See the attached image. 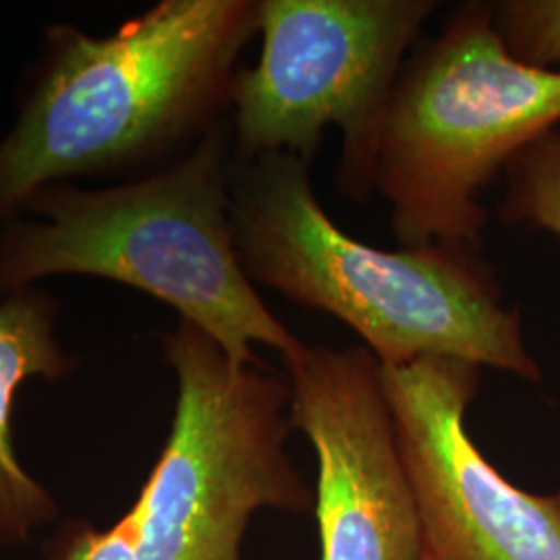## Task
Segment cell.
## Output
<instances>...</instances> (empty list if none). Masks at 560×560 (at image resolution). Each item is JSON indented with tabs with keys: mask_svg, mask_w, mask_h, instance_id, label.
<instances>
[{
	"mask_svg": "<svg viewBox=\"0 0 560 560\" xmlns=\"http://www.w3.org/2000/svg\"><path fill=\"white\" fill-rule=\"evenodd\" d=\"M57 303L25 289L0 301V544H23L55 520L57 504L23 467L13 446V407L30 378L60 381L78 365L55 337Z\"/></svg>",
	"mask_w": 560,
	"mask_h": 560,
	"instance_id": "obj_9",
	"label": "cell"
},
{
	"mask_svg": "<svg viewBox=\"0 0 560 560\" xmlns=\"http://www.w3.org/2000/svg\"><path fill=\"white\" fill-rule=\"evenodd\" d=\"M494 27L515 59L538 67L560 65V0H497Z\"/></svg>",
	"mask_w": 560,
	"mask_h": 560,
	"instance_id": "obj_11",
	"label": "cell"
},
{
	"mask_svg": "<svg viewBox=\"0 0 560 560\" xmlns=\"http://www.w3.org/2000/svg\"><path fill=\"white\" fill-rule=\"evenodd\" d=\"M439 0H260V59L240 69L233 94V159L295 154L314 162L339 127L337 189L372 196L382 117L400 67Z\"/></svg>",
	"mask_w": 560,
	"mask_h": 560,
	"instance_id": "obj_6",
	"label": "cell"
},
{
	"mask_svg": "<svg viewBox=\"0 0 560 560\" xmlns=\"http://www.w3.org/2000/svg\"><path fill=\"white\" fill-rule=\"evenodd\" d=\"M310 168L295 154L233 159L229 217L252 282L337 318L384 368L451 358L541 381L521 307L481 252L355 240L326 214Z\"/></svg>",
	"mask_w": 560,
	"mask_h": 560,
	"instance_id": "obj_1",
	"label": "cell"
},
{
	"mask_svg": "<svg viewBox=\"0 0 560 560\" xmlns=\"http://www.w3.org/2000/svg\"><path fill=\"white\" fill-rule=\"evenodd\" d=\"M258 34L260 0H162L104 38L50 27L0 141V221L59 180L140 168L200 140L231 108L241 52Z\"/></svg>",
	"mask_w": 560,
	"mask_h": 560,
	"instance_id": "obj_2",
	"label": "cell"
},
{
	"mask_svg": "<svg viewBox=\"0 0 560 560\" xmlns=\"http://www.w3.org/2000/svg\"><path fill=\"white\" fill-rule=\"evenodd\" d=\"M233 136L214 125L185 156L113 189L50 185L25 210L34 221L0 233V295L36 280L83 275L117 280L168 303L247 365L254 345L293 355L295 337L243 270L231 231Z\"/></svg>",
	"mask_w": 560,
	"mask_h": 560,
	"instance_id": "obj_3",
	"label": "cell"
},
{
	"mask_svg": "<svg viewBox=\"0 0 560 560\" xmlns=\"http://www.w3.org/2000/svg\"><path fill=\"white\" fill-rule=\"evenodd\" d=\"M55 560H138L119 521L108 529L75 527L57 544Z\"/></svg>",
	"mask_w": 560,
	"mask_h": 560,
	"instance_id": "obj_12",
	"label": "cell"
},
{
	"mask_svg": "<svg viewBox=\"0 0 560 560\" xmlns=\"http://www.w3.org/2000/svg\"><path fill=\"white\" fill-rule=\"evenodd\" d=\"M291 421L314 448L322 560H421L413 490L365 347L307 345L282 360Z\"/></svg>",
	"mask_w": 560,
	"mask_h": 560,
	"instance_id": "obj_8",
	"label": "cell"
},
{
	"mask_svg": "<svg viewBox=\"0 0 560 560\" xmlns=\"http://www.w3.org/2000/svg\"><path fill=\"white\" fill-rule=\"evenodd\" d=\"M502 175L499 219L544 231L560 245V127L523 148Z\"/></svg>",
	"mask_w": 560,
	"mask_h": 560,
	"instance_id": "obj_10",
	"label": "cell"
},
{
	"mask_svg": "<svg viewBox=\"0 0 560 560\" xmlns=\"http://www.w3.org/2000/svg\"><path fill=\"white\" fill-rule=\"evenodd\" d=\"M162 351L177 378L175 418L120 527L138 560H241L258 511L316 506L287 451L291 386L261 360L233 363L189 322L164 337Z\"/></svg>",
	"mask_w": 560,
	"mask_h": 560,
	"instance_id": "obj_5",
	"label": "cell"
},
{
	"mask_svg": "<svg viewBox=\"0 0 560 560\" xmlns=\"http://www.w3.org/2000/svg\"><path fill=\"white\" fill-rule=\"evenodd\" d=\"M560 127V69L515 59L494 27L492 4H455L421 38L390 92L372 194L388 203L399 247L483 249L480 196L509 162Z\"/></svg>",
	"mask_w": 560,
	"mask_h": 560,
	"instance_id": "obj_4",
	"label": "cell"
},
{
	"mask_svg": "<svg viewBox=\"0 0 560 560\" xmlns=\"http://www.w3.org/2000/svg\"><path fill=\"white\" fill-rule=\"evenodd\" d=\"M481 368L451 358L382 365L400 459L413 490L421 560H560L550 494L511 483L467 432Z\"/></svg>",
	"mask_w": 560,
	"mask_h": 560,
	"instance_id": "obj_7",
	"label": "cell"
},
{
	"mask_svg": "<svg viewBox=\"0 0 560 560\" xmlns=\"http://www.w3.org/2000/svg\"><path fill=\"white\" fill-rule=\"evenodd\" d=\"M550 499H552V502H555V506H557V511H559L560 515V488L557 490V492H552V494H550Z\"/></svg>",
	"mask_w": 560,
	"mask_h": 560,
	"instance_id": "obj_13",
	"label": "cell"
}]
</instances>
